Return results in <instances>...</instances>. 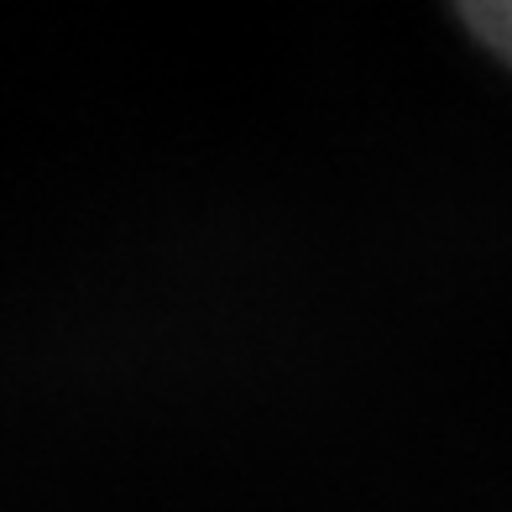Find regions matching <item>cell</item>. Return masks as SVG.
<instances>
[{"mask_svg":"<svg viewBox=\"0 0 512 512\" xmlns=\"http://www.w3.org/2000/svg\"><path fill=\"white\" fill-rule=\"evenodd\" d=\"M455 11L502 63H512V0H455Z\"/></svg>","mask_w":512,"mask_h":512,"instance_id":"obj_1","label":"cell"}]
</instances>
